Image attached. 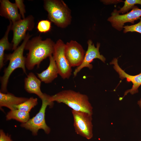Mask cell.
Here are the masks:
<instances>
[{
    "label": "cell",
    "mask_w": 141,
    "mask_h": 141,
    "mask_svg": "<svg viewBox=\"0 0 141 141\" xmlns=\"http://www.w3.org/2000/svg\"><path fill=\"white\" fill-rule=\"evenodd\" d=\"M124 2V6L119 10H118L119 13L124 14L129 10L132 9L136 4L141 5V0H126Z\"/></svg>",
    "instance_id": "ffe728a7"
},
{
    "label": "cell",
    "mask_w": 141,
    "mask_h": 141,
    "mask_svg": "<svg viewBox=\"0 0 141 141\" xmlns=\"http://www.w3.org/2000/svg\"><path fill=\"white\" fill-rule=\"evenodd\" d=\"M49 57V64L47 69L40 73H37L41 81L46 84L52 82L59 74L58 70L52 55Z\"/></svg>",
    "instance_id": "9a60e30c"
},
{
    "label": "cell",
    "mask_w": 141,
    "mask_h": 141,
    "mask_svg": "<svg viewBox=\"0 0 141 141\" xmlns=\"http://www.w3.org/2000/svg\"><path fill=\"white\" fill-rule=\"evenodd\" d=\"M110 64H114L113 68L118 73L121 79H123L126 78L127 81L131 82L133 84L131 89L126 91L124 96L120 98L119 100H121L129 92L132 95L138 93V88L141 85V73L135 75H131L127 74L120 67L118 63V59L116 58H114Z\"/></svg>",
    "instance_id": "7c38bea8"
},
{
    "label": "cell",
    "mask_w": 141,
    "mask_h": 141,
    "mask_svg": "<svg viewBox=\"0 0 141 141\" xmlns=\"http://www.w3.org/2000/svg\"><path fill=\"white\" fill-rule=\"evenodd\" d=\"M138 104L141 109V99L138 101Z\"/></svg>",
    "instance_id": "d4e9b609"
},
{
    "label": "cell",
    "mask_w": 141,
    "mask_h": 141,
    "mask_svg": "<svg viewBox=\"0 0 141 141\" xmlns=\"http://www.w3.org/2000/svg\"><path fill=\"white\" fill-rule=\"evenodd\" d=\"M28 98L24 97L16 96L12 93L7 92L4 93L0 92V107H5L10 110L16 109V105L25 102Z\"/></svg>",
    "instance_id": "2e32d148"
},
{
    "label": "cell",
    "mask_w": 141,
    "mask_h": 141,
    "mask_svg": "<svg viewBox=\"0 0 141 141\" xmlns=\"http://www.w3.org/2000/svg\"><path fill=\"white\" fill-rule=\"evenodd\" d=\"M111 16L108 19L112 26L119 31L122 30L124 24L130 22L134 24L135 20L141 17V9L135 5L131 10L127 13L120 15L118 11L114 9L111 14Z\"/></svg>",
    "instance_id": "9c48e42d"
},
{
    "label": "cell",
    "mask_w": 141,
    "mask_h": 141,
    "mask_svg": "<svg viewBox=\"0 0 141 141\" xmlns=\"http://www.w3.org/2000/svg\"><path fill=\"white\" fill-rule=\"evenodd\" d=\"M51 27V22L46 20L39 21L37 27L38 31L41 33H45L49 31Z\"/></svg>",
    "instance_id": "44dd1931"
},
{
    "label": "cell",
    "mask_w": 141,
    "mask_h": 141,
    "mask_svg": "<svg viewBox=\"0 0 141 141\" xmlns=\"http://www.w3.org/2000/svg\"><path fill=\"white\" fill-rule=\"evenodd\" d=\"M87 49L85 52L83 60L81 64L75 69L73 72L74 77H75L78 73L84 67H87L91 69L93 67L91 63L94 59L98 58L103 62H105L106 60L105 58L102 55L100 54L99 51L100 43H97L96 47L92 40L89 39L87 42Z\"/></svg>",
    "instance_id": "8fae6325"
},
{
    "label": "cell",
    "mask_w": 141,
    "mask_h": 141,
    "mask_svg": "<svg viewBox=\"0 0 141 141\" xmlns=\"http://www.w3.org/2000/svg\"><path fill=\"white\" fill-rule=\"evenodd\" d=\"M41 82L34 73L31 72L24 79V89L28 92L37 95L42 101L48 99L51 96L43 93L41 91Z\"/></svg>",
    "instance_id": "4fadbf2b"
},
{
    "label": "cell",
    "mask_w": 141,
    "mask_h": 141,
    "mask_svg": "<svg viewBox=\"0 0 141 141\" xmlns=\"http://www.w3.org/2000/svg\"><path fill=\"white\" fill-rule=\"evenodd\" d=\"M42 101V105L39 112L27 122L22 123L20 125L21 127L31 131L34 136L37 135L38 131L40 129L43 130L47 134H49L50 131V128L46 125L45 122V112L47 106L48 105L52 106L54 103L50 101V99L43 100Z\"/></svg>",
    "instance_id": "5b68a950"
},
{
    "label": "cell",
    "mask_w": 141,
    "mask_h": 141,
    "mask_svg": "<svg viewBox=\"0 0 141 141\" xmlns=\"http://www.w3.org/2000/svg\"><path fill=\"white\" fill-rule=\"evenodd\" d=\"M139 19V22L136 24L124 26V33H126L129 32H136L141 34V17Z\"/></svg>",
    "instance_id": "7402d4cb"
},
{
    "label": "cell",
    "mask_w": 141,
    "mask_h": 141,
    "mask_svg": "<svg viewBox=\"0 0 141 141\" xmlns=\"http://www.w3.org/2000/svg\"><path fill=\"white\" fill-rule=\"evenodd\" d=\"M64 52L72 67L80 66L83 62L85 54L82 46L73 40L65 44Z\"/></svg>",
    "instance_id": "30bf717a"
},
{
    "label": "cell",
    "mask_w": 141,
    "mask_h": 141,
    "mask_svg": "<svg viewBox=\"0 0 141 141\" xmlns=\"http://www.w3.org/2000/svg\"><path fill=\"white\" fill-rule=\"evenodd\" d=\"M15 3L16 4L18 9L20 11L22 19H25V14L26 13L25 5L23 3L24 1L22 0H15Z\"/></svg>",
    "instance_id": "603a6c76"
},
{
    "label": "cell",
    "mask_w": 141,
    "mask_h": 141,
    "mask_svg": "<svg viewBox=\"0 0 141 141\" xmlns=\"http://www.w3.org/2000/svg\"><path fill=\"white\" fill-rule=\"evenodd\" d=\"M50 100L51 102L64 103L74 110L93 114L88 97L79 92L71 90H62L51 96Z\"/></svg>",
    "instance_id": "3957f363"
},
{
    "label": "cell",
    "mask_w": 141,
    "mask_h": 141,
    "mask_svg": "<svg viewBox=\"0 0 141 141\" xmlns=\"http://www.w3.org/2000/svg\"><path fill=\"white\" fill-rule=\"evenodd\" d=\"M44 7L48 13L50 21L57 26L65 28L70 24L72 18L70 10L63 1L44 0Z\"/></svg>",
    "instance_id": "277c9868"
},
{
    "label": "cell",
    "mask_w": 141,
    "mask_h": 141,
    "mask_svg": "<svg viewBox=\"0 0 141 141\" xmlns=\"http://www.w3.org/2000/svg\"><path fill=\"white\" fill-rule=\"evenodd\" d=\"M31 35L28 33L23 40L21 44L12 53L5 55V61H9L8 67L5 68L4 74L0 78L1 88L0 92L4 93L7 92V87L9 77L13 72L18 68H21L23 72L27 74L26 67V57L23 53L26 45Z\"/></svg>",
    "instance_id": "7a4b0ae2"
},
{
    "label": "cell",
    "mask_w": 141,
    "mask_h": 141,
    "mask_svg": "<svg viewBox=\"0 0 141 141\" xmlns=\"http://www.w3.org/2000/svg\"><path fill=\"white\" fill-rule=\"evenodd\" d=\"M29 112L16 109L10 110L6 116V120L14 119L22 123L27 122L30 119Z\"/></svg>",
    "instance_id": "ac0fdd59"
},
{
    "label": "cell",
    "mask_w": 141,
    "mask_h": 141,
    "mask_svg": "<svg viewBox=\"0 0 141 141\" xmlns=\"http://www.w3.org/2000/svg\"><path fill=\"white\" fill-rule=\"evenodd\" d=\"M38 104V99L33 97H30L22 103L16 105L15 109L29 112L32 108Z\"/></svg>",
    "instance_id": "d6986e66"
},
{
    "label": "cell",
    "mask_w": 141,
    "mask_h": 141,
    "mask_svg": "<svg viewBox=\"0 0 141 141\" xmlns=\"http://www.w3.org/2000/svg\"><path fill=\"white\" fill-rule=\"evenodd\" d=\"M12 24V22L10 21L9 24L7 27L4 36L0 40V69H2L4 65L5 51L12 49L13 44L10 43L8 40V36L9 32L11 30Z\"/></svg>",
    "instance_id": "e0dca14e"
},
{
    "label": "cell",
    "mask_w": 141,
    "mask_h": 141,
    "mask_svg": "<svg viewBox=\"0 0 141 141\" xmlns=\"http://www.w3.org/2000/svg\"><path fill=\"white\" fill-rule=\"evenodd\" d=\"M34 25V18L32 15L12 23L11 29L13 32L11 41L12 50H14L17 48L19 43L25 37L27 31H32Z\"/></svg>",
    "instance_id": "ba28073f"
},
{
    "label": "cell",
    "mask_w": 141,
    "mask_h": 141,
    "mask_svg": "<svg viewBox=\"0 0 141 141\" xmlns=\"http://www.w3.org/2000/svg\"><path fill=\"white\" fill-rule=\"evenodd\" d=\"M65 44L60 39L55 43L52 56L57 67L59 74L63 79H69L72 74V67L65 54Z\"/></svg>",
    "instance_id": "52a82bcc"
},
{
    "label": "cell",
    "mask_w": 141,
    "mask_h": 141,
    "mask_svg": "<svg viewBox=\"0 0 141 141\" xmlns=\"http://www.w3.org/2000/svg\"><path fill=\"white\" fill-rule=\"evenodd\" d=\"M0 15L14 23L21 19L16 4L8 0L0 1Z\"/></svg>",
    "instance_id": "5bb4252c"
},
{
    "label": "cell",
    "mask_w": 141,
    "mask_h": 141,
    "mask_svg": "<svg viewBox=\"0 0 141 141\" xmlns=\"http://www.w3.org/2000/svg\"><path fill=\"white\" fill-rule=\"evenodd\" d=\"M0 141H12L10 136L6 135L3 130H0Z\"/></svg>",
    "instance_id": "cb8c5ba5"
},
{
    "label": "cell",
    "mask_w": 141,
    "mask_h": 141,
    "mask_svg": "<svg viewBox=\"0 0 141 141\" xmlns=\"http://www.w3.org/2000/svg\"><path fill=\"white\" fill-rule=\"evenodd\" d=\"M72 113L76 133L88 139H91L93 136L92 114L73 110Z\"/></svg>",
    "instance_id": "8992f818"
},
{
    "label": "cell",
    "mask_w": 141,
    "mask_h": 141,
    "mask_svg": "<svg viewBox=\"0 0 141 141\" xmlns=\"http://www.w3.org/2000/svg\"><path fill=\"white\" fill-rule=\"evenodd\" d=\"M55 43L50 39L43 40L40 36L29 40L25 49L28 51L26 57V67L29 70L37 66L39 68L41 62L52 55Z\"/></svg>",
    "instance_id": "6da1fadb"
}]
</instances>
